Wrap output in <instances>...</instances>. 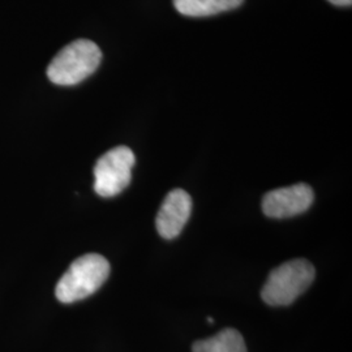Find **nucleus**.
Here are the masks:
<instances>
[{"mask_svg": "<svg viewBox=\"0 0 352 352\" xmlns=\"http://www.w3.org/2000/svg\"><path fill=\"white\" fill-rule=\"evenodd\" d=\"M110 274L109 261L97 253H88L75 260L56 285V299L64 304L78 302L106 282Z\"/></svg>", "mask_w": 352, "mask_h": 352, "instance_id": "obj_1", "label": "nucleus"}, {"mask_svg": "<svg viewBox=\"0 0 352 352\" xmlns=\"http://www.w3.org/2000/svg\"><path fill=\"white\" fill-rule=\"evenodd\" d=\"M101 60V49L93 41L76 39L51 60L47 77L55 85L72 87L93 75Z\"/></svg>", "mask_w": 352, "mask_h": 352, "instance_id": "obj_2", "label": "nucleus"}, {"mask_svg": "<svg viewBox=\"0 0 352 352\" xmlns=\"http://www.w3.org/2000/svg\"><path fill=\"white\" fill-rule=\"evenodd\" d=\"M315 276L314 265L302 258L279 265L267 277L263 300L273 307L289 305L308 289Z\"/></svg>", "mask_w": 352, "mask_h": 352, "instance_id": "obj_3", "label": "nucleus"}, {"mask_svg": "<svg viewBox=\"0 0 352 352\" xmlns=\"http://www.w3.org/2000/svg\"><path fill=\"white\" fill-rule=\"evenodd\" d=\"M136 158L126 146L104 153L94 166V190L101 197H113L129 186Z\"/></svg>", "mask_w": 352, "mask_h": 352, "instance_id": "obj_4", "label": "nucleus"}, {"mask_svg": "<svg viewBox=\"0 0 352 352\" xmlns=\"http://www.w3.org/2000/svg\"><path fill=\"white\" fill-rule=\"evenodd\" d=\"M314 200V189L308 184L299 183L266 193L263 200V210L270 218H289L307 212Z\"/></svg>", "mask_w": 352, "mask_h": 352, "instance_id": "obj_5", "label": "nucleus"}, {"mask_svg": "<svg viewBox=\"0 0 352 352\" xmlns=\"http://www.w3.org/2000/svg\"><path fill=\"white\" fill-rule=\"evenodd\" d=\"M192 213V199L184 189L171 190L157 215V231L164 239H175L183 231Z\"/></svg>", "mask_w": 352, "mask_h": 352, "instance_id": "obj_6", "label": "nucleus"}, {"mask_svg": "<svg viewBox=\"0 0 352 352\" xmlns=\"http://www.w3.org/2000/svg\"><path fill=\"white\" fill-rule=\"evenodd\" d=\"M244 0H174L176 11L189 17H206L238 8Z\"/></svg>", "mask_w": 352, "mask_h": 352, "instance_id": "obj_7", "label": "nucleus"}, {"mask_svg": "<svg viewBox=\"0 0 352 352\" xmlns=\"http://www.w3.org/2000/svg\"><path fill=\"white\" fill-rule=\"evenodd\" d=\"M193 352H247V347L238 330L225 329L212 338L196 342Z\"/></svg>", "mask_w": 352, "mask_h": 352, "instance_id": "obj_8", "label": "nucleus"}, {"mask_svg": "<svg viewBox=\"0 0 352 352\" xmlns=\"http://www.w3.org/2000/svg\"><path fill=\"white\" fill-rule=\"evenodd\" d=\"M331 4L334 6H340V7H350L352 4V0H329Z\"/></svg>", "mask_w": 352, "mask_h": 352, "instance_id": "obj_9", "label": "nucleus"}]
</instances>
